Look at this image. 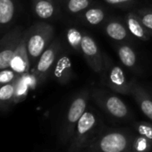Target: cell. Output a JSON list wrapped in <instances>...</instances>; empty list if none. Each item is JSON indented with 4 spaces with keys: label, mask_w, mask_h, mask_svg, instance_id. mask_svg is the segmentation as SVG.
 Listing matches in <instances>:
<instances>
[{
    "label": "cell",
    "mask_w": 152,
    "mask_h": 152,
    "mask_svg": "<svg viewBox=\"0 0 152 152\" xmlns=\"http://www.w3.org/2000/svg\"><path fill=\"white\" fill-rule=\"evenodd\" d=\"M105 17L106 13L104 9L99 6H91L85 11L78 15V18L82 22L91 26L101 24L104 22Z\"/></svg>",
    "instance_id": "17"
},
{
    "label": "cell",
    "mask_w": 152,
    "mask_h": 152,
    "mask_svg": "<svg viewBox=\"0 0 152 152\" xmlns=\"http://www.w3.org/2000/svg\"><path fill=\"white\" fill-rule=\"evenodd\" d=\"M101 132V121L93 107L88 106L69 142L68 152H82Z\"/></svg>",
    "instance_id": "1"
},
{
    "label": "cell",
    "mask_w": 152,
    "mask_h": 152,
    "mask_svg": "<svg viewBox=\"0 0 152 152\" xmlns=\"http://www.w3.org/2000/svg\"><path fill=\"white\" fill-rule=\"evenodd\" d=\"M19 76L20 74L15 72L10 67L1 70L0 71V86L16 81Z\"/></svg>",
    "instance_id": "26"
},
{
    "label": "cell",
    "mask_w": 152,
    "mask_h": 152,
    "mask_svg": "<svg viewBox=\"0 0 152 152\" xmlns=\"http://www.w3.org/2000/svg\"><path fill=\"white\" fill-rule=\"evenodd\" d=\"M15 82L0 86V109L3 111L7 110L15 105Z\"/></svg>",
    "instance_id": "19"
},
{
    "label": "cell",
    "mask_w": 152,
    "mask_h": 152,
    "mask_svg": "<svg viewBox=\"0 0 152 152\" xmlns=\"http://www.w3.org/2000/svg\"><path fill=\"white\" fill-rule=\"evenodd\" d=\"M136 14L150 36H152V9L141 8L137 10Z\"/></svg>",
    "instance_id": "24"
},
{
    "label": "cell",
    "mask_w": 152,
    "mask_h": 152,
    "mask_svg": "<svg viewBox=\"0 0 152 152\" xmlns=\"http://www.w3.org/2000/svg\"><path fill=\"white\" fill-rule=\"evenodd\" d=\"M31 67H34L41 54L55 39V28L48 23L39 22L24 31Z\"/></svg>",
    "instance_id": "3"
},
{
    "label": "cell",
    "mask_w": 152,
    "mask_h": 152,
    "mask_svg": "<svg viewBox=\"0 0 152 152\" xmlns=\"http://www.w3.org/2000/svg\"><path fill=\"white\" fill-rule=\"evenodd\" d=\"M91 91V89L85 88L72 98L62 124L60 140L63 144H69L71 141L76 125L89 106Z\"/></svg>",
    "instance_id": "4"
},
{
    "label": "cell",
    "mask_w": 152,
    "mask_h": 152,
    "mask_svg": "<svg viewBox=\"0 0 152 152\" xmlns=\"http://www.w3.org/2000/svg\"><path fill=\"white\" fill-rule=\"evenodd\" d=\"M30 76L29 73L20 75L15 82V105L23 101L29 91L30 83H29Z\"/></svg>",
    "instance_id": "21"
},
{
    "label": "cell",
    "mask_w": 152,
    "mask_h": 152,
    "mask_svg": "<svg viewBox=\"0 0 152 152\" xmlns=\"http://www.w3.org/2000/svg\"><path fill=\"white\" fill-rule=\"evenodd\" d=\"M64 8L70 15H79L92 6L93 0H63Z\"/></svg>",
    "instance_id": "20"
},
{
    "label": "cell",
    "mask_w": 152,
    "mask_h": 152,
    "mask_svg": "<svg viewBox=\"0 0 152 152\" xmlns=\"http://www.w3.org/2000/svg\"><path fill=\"white\" fill-rule=\"evenodd\" d=\"M91 100L115 119L126 120L131 116V111L124 101L110 90L107 91L101 88L91 89Z\"/></svg>",
    "instance_id": "5"
},
{
    "label": "cell",
    "mask_w": 152,
    "mask_h": 152,
    "mask_svg": "<svg viewBox=\"0 0 152 152\" xmlns=\"http://www.w3.org/2000/svg\"><path fill=\"white\" fill-rule=\"evenodd\" d=\"M83 40V31L71 27L66 31V41L68 45L76 52H81V45Z\"/></svg>",
    "instance_id": "22"
},
{
    "label": "cell",
    "mask_w": 152,
    "mask_h": 152,
    "mask_svg": "<svg viewBox=\"0 0 152 152\" xmlns=\"http://www.w3.org/2000/svg\"><path fill=\"white\" fill-rule=\"evenodd\" d=\"M106 34L115 41H129L132 39V34L125 23L121 22L118 19H111L107 22L104 26Z\"/></svg>",
    "instance_id": "14"
},
{
    "label": "cell",
    "mask_w": 152,
    "mask_h": 152,
    "mask_svg": "<svg viewBox=\"0 0 152 152\" xmlns=\"http://www.w3.org/2000/svg\"><path fill=\"white\" fill-rule=\"evenodd\" d=\"M104 56V68L101 72V82L108 90L122 95H131L132 85L123 68L115 64L107 54Z\"/></svg>",
    "instance_id": "6"
},
{
    "label": "cell",
    "mask_w": 152,
    "mask_h": 152,
    "mask_svg": "<svg viewBox=\"0 0 152 152\" xmlns=\"http://www.w3.org/2000/svg\"><path fill=\"white\" fill-rule=\"evenodd\" d=\"M132 91L131 96L133 97L140 111L152 121V98L147 91L139 84L135 80L131 81Z\"/></svg>",
    "instance_id": "13"
},
{
    "label": "cell",
    "mask_w": 152,
    "mask_h": 152,
    "mask_svg": "<svg viewBox=\"0 0 152 152\" xmlns=\"http://www.w3.org/2000/svg\"><path fill=\"white\" fill-rule=\"evenodd\" d=\"M10 68H12L15 72H17L20 75L27 74L30 72V69L31 67L30 58L27 51L26 39L24 33L13 56V59L10 64Z\"/></svg>",
    "instance_id": "12"
},
{
    "label": "cell",
    "mask_w": 152,
    "mask_h": 152,
    "mask_svg": "<svg viewBox=\"0 0 152 152\" xmlns=\"http://www.w3.org/2000/svg\"><path fill=\"white\" fill-rule=\"evenodd\" d=\"M117 56L121 63L129 69H134L137 64V55L134 49L126 43L119 44L116 47Z\"/></svg>",
    "instance_id": "18"
},
{
    "label": "cell",
    "mask_w": 152,
    "mask_h": 152,
    "mask_svg": "<svg viewBox=\"0 0 152 152\" xmlns=\"http://www.w3.org/2000/svg\"><path fill=\"white\" fill-rule=\"evenodd\" d=\"M152 148V143L145 137L137 134L133 137L132 152H148Z\"/></svg>",
    "instance_id": "23"
},
{
    "label": "cell",
    "mask_w": 152,
    "mask_h": 152,
    "mask_svg": "<svg viewBox=\"0 0 152 152\" xmlns=\"http://www.w3.org/2000/svg\"><path fill=\"white\" fill-rule=\"evenodd\" d=\"M125 24L130 33L140 40L147 41L150 39V34L140 22L136 12H129L125 15Z\"/></svg>",
    "instance_id": "15"
},
{
    "label": "cell",
    "mask_w": 152,
    "mask_h": 152,
    "mask_svg": "<svg viewBox=\"0 0 152 152\" xmlns=\"http://www.w3.org/2000/svg\"><path fill=\"white\" fill-rule=\"evenodd\" d=\"M81 53L90 68L96 73H101L104 68V56L95 39L87 32H83Z\"/></svg>",
    "instance_id": "9"
},
{
    "label": "cell",
    "mask_w": 152,
    "mask_h": 152,
    "mask_svg": "<svg viewBox=\"0 0 152 152\" xmlns=\"http://www.w3.org/2000/svg\"><path fill=\"white\" fill-rule=\"evenodd\" d=\"M32 11L41 20H49L56 16L57 5L55 0H32Z\"/></svg>",
    "instance_id": "16"
},
{
    "label": "cell",
    "mask_w": 152,
    "mask_h": 152,
    "mask_svg": "<svg viewBox=\"0 0 152 152\" xmlns=\"http://www.w3.org/2000/svg\"><path fill=\"white\" fill-rule=\"evenodd\" d=\"M133 127L137 132L152 143V124L148 122H137L133 124Z\"/></svg>",
    "instance_id": "25"
},
{
    "label": "cell",
    "mask_w": 152,
    "mask_h": 152,
    "mask_svg": "<svg viewBox=\"0 0 152 152\" xmlns=\"http://www.w3.org/2000/svg\"><path fill=\"white\" fill-rule=\"evenodd\" d=\"M104 1L110 6H114L117 7H132L136 3V0H104Z\"/></svg>",
    "instance_id": "27"
},
{
    "label": "cell",
    "mask_w": 152,
    "mask_h": 152,
    "mask_svg": "<svg viewBox=\"0 0 152 152\" xmlns=\"http://www.w3.org/2000/svg\"><path fill=\"white\" fill-rule=\"evenodd\" d=\"M16 12V0H0V38L12 29Z\"/></svg>",
    "instance_id": "11"
},
{
    "label": "cell",
    "mask_w": 152,
    "mask_h": 152,
    "mask_svg": "<svg viewBox=\"0 0 152 152\" xmlns=\"http://www.w3.org/2000/svg\"><path fill=\"white\" fill-rule=\"evenodd\" d=\"M52 78L59 84H68L73 80L75 73L72 62L65 50H61L52 70Z\"/></svg>",
    "instance_id": "10"
},
{
    "label": "cell",
    "mask_w": 152,
    "mask_h": 152,
    "mask_svg": "<svg viewBox=\"0 0 152 152\" xmlns=\"http://www.w3.org/2000/svg\"><path fill=\"white\" fill-rule=\"evenodd\" d=\"M23 33V27L16 26L0 38V71L10 67L11 61Z\"/></svg>",
    "instance_id": "8"
},
{
    "label": "cell",
    "mask_w": 152,
    "mask_h": 152,
    "mask_svg": "<svg viewBox=\"0 0 152 152\" xmlns=\"http://www.w3.org/2000/svg\"><path fill=\"white\" fill-rule=\"evenodd\" d=\"M62 49L61 40L58 38H55L47 49L41 54L31 71L32 79L36 84L39 85L46 82L52 72L55 63Z\"/></svg>",
    "instance_id": "7"
},
{
    "label": "cell",
    "mask_w": 152,
    "mask_h": 152,
    "mask_svg": "<svg viewBox=\"0 0 152 152\" xmlns=\"http://www.w3.org/2000/svg\"><path fill=\"white\" fill-rule=\"evenodd\" d=\"M133 135L126 130L110 129L100 132L82 152H132Z\"/></svg>",
    "instance_id": "2"
}]
</instances>
